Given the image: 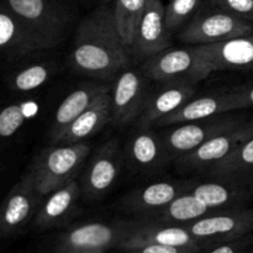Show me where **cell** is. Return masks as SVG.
<instances>
[{"label": "cell", "mask_w": 253, "mask_h": 253, "mask_svg": "<svg viewBox=\"0 0 253 253\" xmlns=\"http://www.w3.org/2000/svg\"><path fill=\"white\" fill-rule=\"evenodd\" d=\"M209 253H253V235L251 232L210 247Z\"/></svg>", "instance_id": "4dcf8cb0"}, {"label": "cell", "mask_w": 253, "mask_h": 253, "mask_svg": "<svg viewBox=\"0 0 253 253\" xmlns=\"http://www.w3.org/2000/svg\"><path fill=\"white\" fill-rule=\"evenodd\" d=\"M252 32V22L209 2L180 30L179 40L185 44H211Z\"/></svg>", "instance_id": "277c9868"}, {"label": "cell", "mask_w": 253, "mask_h": 253, "mask_svg": "<svg viewBox=\"0 0 253 253\" xmlns=\"http://www.w3.org/2000/svg\"><path fill=\"white\" fill-rule=\"evenodd\" d=\"M94 253H103V252H94Z\"/></svg>", "instance_id": "d590c367"}, {"label": "cell", "mask_w": 253, "mask_h": 253, "mask_svg": "<svg viewBox=\"0 0 253 253\" xmlns=\"http://www.w3.org/2000/svg\"><path fill=\"white\" fill-rule=\"evenodd\" d=\"M170 32L166 25V6L162 0H148L128 51L137 59H147L169 47Z\"/></svg>", "instance_id": "5bb4252c"}, {"label": "cell", "mask_w": 253, "mask_h": 253, "mask_svg": "<svg viewBox=\"0 0 253 253\" xmlns=\"http://www.w3.org/2000/svg\"><path fill=\"white\" fill-rule=\"evenodd\" d=\"M121 168V153L116 140L108 141L95 153L83 180L84 193L88 198L103 197L114 187Z\"/></svg>", "instance_id": "e0dca14e"}, {"label": "cell", "mask_w": 253, "mask_h": 253, "mask_svg": "<svg viewBox=\"0 0 253 253\" xmlns=\"http://www.w3.org/2000/svg\"><path fill=\"white\" fill-rule=\"evenodd\" d=\"M89 152L90 147L84 142L58 143L44 148L30 168L37 192L46 197L74 179Z\"/></svg>", "instance_id": "7a4b0ae2"}, {"label": "cell", "mask_w": 253, "mask_h": 253, "mask_svg": "<svg viewBox=\"0 0 253 253\" xmlns=\"http://www.w3.org/2000/svg\"><path fill=\"white\" fill-rule=\"evenodd\" d=\"M0 46L7 61L24 58L51 47L37 36L2 0L0 5Z\"/></svg>", "instance_id": "7c38bea8"}, {"label": "cell", "mask_w": 253, "mask_h": 253, "mask_svg": "<svg viewBox=\"0 0 253 253\" xmlns=\"http://www.w3.org/2000/svg\"><path fill=\"white\" fill-rule=\"evenodd\" d=\"M240 94V98H241L242 103H244L245 108H250L253 106V85L250 86H244V88L237 89Z\"/></svg>", "instance_id": "836d02e7"}, {"label": "cell", "mask_w": 253, "mask_h": 253, "mask_svg": "<svg viewBox=\"0 0 253 253\" xmlns=\"http://www.w3.org/2000/svg\"><path fill=\"white\" fill-rule=\"evenodd\" d=\"M109 121H111V93L105 91L68 126L57 143L82 142L98 133Z\"/></svg>", "instance_id": "7402d4cb"}, {"label": "cell", "mask_w": 253, "mask_h": 253, "mask_svg": "<svg viewBox=\"0 0 253 253\" xmlns=\"http://www.w3.org/2000/svg\"><path fill=\"white\" fill-rule=\"evenodd\" d=\"M105 91H110V86L103 84H86L72 91L59 104L54 114L49 137L57 143L68 126L84 113L99 96Z\"/></svg>", "instance_id": "ffe728a7"}, {"label": "cell", "mask_w": 253, "mask_h": 253, "mask_svg": "<svg viewBox=\"0 0 253 253\" xmlns=\"http://www.w3.org/2000/svg\"><path fill=\"white\" fill-rule=\"evenodd\" d=\"M244 121V118L235 115L232 111L220 114L203 120L169 126L170 130L163 133L162 140L168 155L179 158L194 151L222 131L229 130Z\"/></svg>", "instance_id": "8992f818"}, {"label": "cell", "mask_w": 253, "mask_h": 253, "mask_svg": "<svg viewBox=\"0 0 253 253\" xmlns=\"http://www.w3.org/2000/svg\"><path fill=\"white\" fill-rule=\"evenodd\" d=\"M26 111L22 104L7 105L0 114V135L4 138L11 137L24 125Z\"/></svg>", "instance_id": "f546056e"}, {"label": "cell", "mask_w": 253, "mask_h": 253, "mask_svg": "<svg viewBox=\"0 0 253 253\" xmlns=\"http://www.w3.org/2000/svg\"><path fill=\"white\" fill-rule=\"evenodd\" d=\"M140 242H153V244L197 250V251L207 249L204 245L194 239L192 234L182 225L165 224L155 220L132 222L130 232L121 244H140Z\"/></svg>", "instance_id": "ac0fdd59"}, {"label": "cell", "mask_w": 253, "mask_h": 253, "mask_svg": "<svg viewBox=\"0 0 253 253\" xmlns=\"http://www.w3.org/2000/svg\"><path fill=\"white\" fill-rule=\"evenodd\" d=\"M147 4L148 0H115L114 16L121 39L128 49L132 46Z\"/></svg>", "instance_id": "4316f807"}, {"label": "cell", "mask_w": 253, "mask_h": 253, "mask_svg": "<svg viewBox=\"0 0 253 253\" xmlns=\"http://www.w3.org/2000/svg\"><path fill=\"white\" fill-rule=\"evenodd\" d=\"M240 109H245V105L237 89L214 91L198 98L194 96L177 111L158 121L156 126L169 127L190 121L203 120L220 114L231 113Z\"/></svg>", "instance_id": "4fadbf2b"}, {"label": "cell", "mask_w": 253, "mask_h": 253, "mask_svg": "<svg viewBox=\"0 0 253 253\" xmlns=\"http://www.w3.org/2000/svg\"><path fill=\"white\" fill-rule=\"evenodd\" d=\"M51 48L63 41L69 17L58 0H4Z\"/></svg>", "instance_id": "5b68a950"}, {"label": "cell", "mask_w": 253, "mask_h": 253, "mask_svg": "<svg viewBox=\"0 0 253 253\" xmlns=\"http://www.w3.org/2000/svg\"><path fill=\"white\" fill-rule=\"evenodd\" d=\"M52 67L47 63H34L20 69L10 79V88L16 91H31L43 85L51 77Z\"/></svg>", "instance_id": "83f0119b"}, {"label": "cell", "mask_w": 253, "mask_h": 253, "mask_svg": "<svg viewBox=\"0 0 253 253\" xmlns=\"http://www.w3.org/2000/svg\"><path fill=\"white\" fill-rule=\"evenodd\" d=\"M190 188L189 182H156L131 192L124 200V204L130 211L157 215L172 200L188 192Z\"/></svg>", "instance_id": "d6986e66"}, {"label": "cell", "mask_w": 253, "mask_h": 253, "mask_svg": "<svg viewBox=\"0 0 253 253\" xmlns=\"http://www.w3.org/2000/svg\"><path fill=\"white\" fill-rule=\"evenodd\" d=\"M128 48L116 25L114 9L101 6L78 26L71 53L76 71L99 79H111L128 66Z\"/></svg>", "instance_id": "6da1fadb"}, {"label": "cell", "mask_w": 253, "mask_h": 253, "mask_svg": "<svg viewBox=\"0 0 253 253\" xmlns=\"http://www.w3.org/2000/svg\"><path fill=\"white\" fill-rule=\"evenodd\" d=\"M216 212L188 190L169 203L156 215L155 221L173 225H187L207 215Z\"/></svg>", "instance_id": "d4e9b609"}, {"label": "cell", "mask_w": 253, "mask_h": 253, "mask_svg": "<svg viewBox=\"0 0 253 253\" xmlns=\"http://www.w3.org/2000/svg\"><path fill=\"white\" fill-rule=\"evenodd\" d=\"M132 222H88L64 232L58 239L54 253L104 252L120 246L130 232Z\"/></svg>", "instance_id": "52a82bcc"}, {"label": "cell", "mask_w": 253, "mask_h": 253, "mask_svg": "<svg viewBox=\"0 0 253 253\" xmlns=\"http://www.w3.org/2000/svg\"><path fill=\"white\" fill-rule=\"evenodd\" d=\"M253 172V136L245 141L225 160L212 166L204 174L217 179H231L239 182Z\"/></svg>", "instance_id": "484cf974"}, {"label": "cell", "mask_w": 253, "mask_h": 253, "mask_svg": "<svg viewBox=\"0 0 253 253\" xmlns=\"http://www.w3.org/2000/svg\"><path fill=\"white\" fill-rule=\"evenodd\" d=\"M209 2L253 24V0H209Z\"/></svg>", "instance_id": "1f68e13d"}, {"label": "cell", "mask_w": 253, "mask_h": 253, "mask_svg": "<svg viewBox=\"0 0 253 253\" xmlns=\"http://www.w3.org/2000/svg\"><path fill=\"white\" fill-rule=\"evenodd\" d=\"M251 226H252V230H253V211H251Z\"/></svg>", "instance_id": "e575fe53"}, {"label": "cell", "mask_w": 253, "mask_h": 253, "mask_svg": "<svg viewBox=\"0 0 253 253\" xmlns=\"http://www.w3.org/2000/svg\"><path fill=\"white\" fill-rule=\"evenodd\" d=\"M127 153L131 163L141 170L157 168L166 156L162 137L151 128H138L127 142Z\"/></svg>", "instance_id": "cb8c5ba5"}, {"label": "cell", "mask_w": 253, "mask_h": 253, "mask_svg": "<svg viewBox=\"0 0 253 253\" xmlns=\"http://www.w3.org/2000/svg\"><path fill=\"white\" fill-rule=\"evenodd\" d=\"M130 253H199L200 251L180 247L167 246V245L153 244V242H140V244H121L120 246Z\"/></svg>", "instance_id": "d6a6232c"}, {"label": "cell", "mask_w": 253, "mask_h": 253, "mask_svg": "<svg viewBox=\"0 0 253 253\" xmlns=\"http://www.w3.org/2000/svg\"><path fill=\"white\" fill-rule=\"evenodd\" d=\"M197 83H167L150 94L142 113L137 119V128H152L160 120L182 108L194 98Z\"/></svg>", "instance_id": "2e32d148"}, {"label": "cell", "mask_w": 253, "mask_h": 253, "mask_svg": "<svg viewBox=\"0 0 253 253\" xmlns=\"http://www.w3.org/2000/svg\"><path fill=\"white\" fill-rule=\"evenodd\" d=\"M203 0H170L166 5V25L170 34L182 30L195 16Z\"/></svg>", "instance_id": "f1b7e54d"}, {"label": "cell", "mask_w": 253, "mask_h": 253, "mask_svg": "<svg viewBox=\"0 0 253 253\" xmlns=\"http://www.w3.org/2000/svg\"><path fill=\"white\" fill-rule=\"evenodd\" d=\"M183 226L200 244L210 249L220 242L251 232V211L240 208L216 211Z\"/></svg>", "instance_id": "30bf717a"}, {"label": "cell", "mask_w": 253, "mask_h": 253, "mask_svg": "<svg viewBox=\"0 0 253 253\" xmlns=\"http://www.w3.org/2000/svg\"><path fill=\"white\" fill-rule=\"evenodd\" d=\"M198 46L210 73L253 68V32L227 41Z\"/></svg>", "instance_id": "9a60e30c"}, {"label": "cell", "mask_w": 253, "mask_h": 253, "mask_svg": "<svg viewBox=\"0 0 253 253\" xmlns=\"http://www.w3.org/2000/svg\"><path fill=\"white\" fill-rule=\"evenodd\" d=\"M150 81L161 84L199 83L210 76L198 44L168 47L160 53L145 59L141 66Z\"/></svg>", "instance_id": "3957f363"}, {"label": "cell", "mask_w": 253, "mask_h": 253, "mask_svg": "<svg viewBox=\"0 0 253 253\" xmlns=\"http://www.w3.org/2000/svg\"><path fill=\"white\" fill-rule=\"evenodd\" d=\"M81 188L76 179H72L63 187L46 195L34 217V226L37 230H48L59 226L66 221L76 209Z\"/></svg>", "instance_id": "44dd1931"}, {"label": "cell", "mask_w": 253, "mask_h": 253, "mask_svg": "<svg viewBox=\"0 0 253 253\" xmlns=\"http://www.w3.org/2000/svg\"><path fill=\"white\" fill-rule=\"evenodd\" d=\"M42 195L35 187L31 170L12 187L2 203L0 211V231L2 236H12L24 229L39 211Z\"/></svg>", "instance_id": "8fae6325"}, {"label": "cell", "mask_w": 253, "mask_h": 253, "mask_svg": "<svg viewBox=\"0 0 253 253\" xmlns=\"http://www.w3.org/2000/svg\"><path fill=\"white\" fill-rule=\"evenodd\" d=\"M148 81L142 69L125 68L111 90V123L125 126L137 120L148 100Z\"/></svg>", "instance_id": "ba28073f"}, {"label": "cell", "mask_w": 253, "mask_h": 253, "mask_svg": "<svg viewBox=\"0 0 253 253\" xmlns=\"http://www.w3.org/2000/svg\"><path fill=\"white\" fill-rule=\"evenodd\" d=\"M252 136L253 120H245L244 123L211 137L190 153L177 158V166L184 170H199L204 173L231 155Z\"/></svg>", "instance_id": "9c48e42d"}, {"label": "cell", "mask_w": 253, "mask_h": 253, "mask_svg": "<svg viewBox=\"0 0 253 253\" xmlns=\"http://www.w3.org/2000/svg\"><path fill=\"white\" fill-rule=\"evenodd\" d=\"M198 199L216 211L236 209L247 197V192L241 183L231 179H220L215 182L198 183L189 189Z\"/></svg>", "instance_id": "603a6c76"}]
</instances>
